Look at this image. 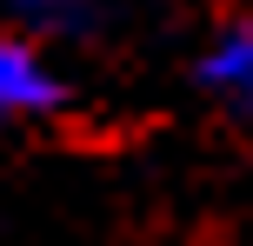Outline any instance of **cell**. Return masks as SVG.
<instances>
[{"label": "cell", "mask_w": 253, "mask_h": 246, "mask_svg": "<svg viewBox=\"0 0 253 246\" xmlns=\"http://www.w3.org/2000/svg\"><path fill=\"white\" fill-rule=\"evenodd\" d=\"M193 80H200V93L227 120L253 127V13L227 20L213 40H207V53L193 60Z\"/></svg>", "instance_id": "1"}, {"label": "cell", "mask_w": 253, "mask_h": 246, "mask_svg": "<svg viewBox=\"0 0 253 246\" xmlns=\"http://www.w3.org/2000/svg\"><path fill=\"white\" fill-rule=\"evenodd\" d=\"M67 100V80L47 67V53L27 34H0V127L7 120H40Z\"/></svg>", "instance_id": "2"}, {"label": "cell", "mask_w": 253, "mask_h": 246, "mask_svg": "<svg viewBox=\"0 0 253 246\" xmlns=\"http://www.w3.org/2000/svg\"><path fill=\"white\" fill-rule=\"evenodd\" d=\"M7 13L27 27V40H80L100 20V0H7Z\"/></svg>", "instance_id": "3"}]
</instances>
